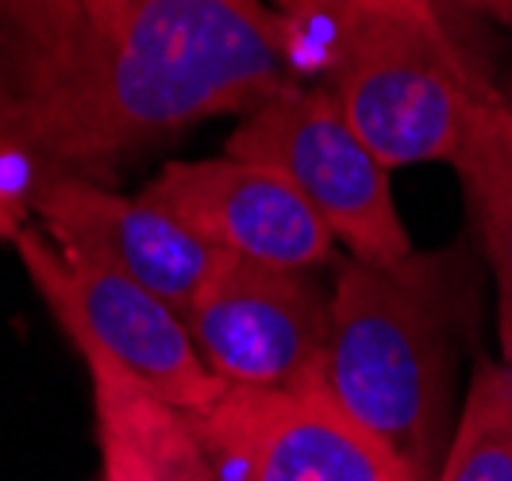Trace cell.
Instances as JSON below:
<instances>
[{
	"label": "cell",
	"instance_id": "1",
	"mask_svg": "<svg viewBox=\"0 0 512 481\" xmlns=\"http://www.w3.org/2000/svg\"><path fill=\"white\" fill-rule=\"evenodd\" d=\"M293 81V27L262 0H131L116 31L77 0H0V108L43 174L247 116Z\"/></svg>",
	"mask_w": 512,
	"mask_h": 481
},
{
	"label": "cell",
	"instance_id": "2",
	"mask_svg": "<svg viewBox=\"0 0 512 481\" xmlns=\"http://www.w3.org/2000/svg\"><path fill=\"white\" fill-rule=\"evenodd\" d=\"M470 312L474 266L459 247L339 262L328 393L412 481H436L447 455L455 347Z\"/></svg>",
	"mask_w": 512,
	"mask_h": 481
},
{
	"label": "cell",
	"instance_id": "3",
	"mask_svg": "<svg viewBox=\"0 0 512 481\" xmlns=\"http://www.w3.org/2000/svg\"><path fill=\"white\" fill-rule=\"evenodd\" d=\"M324 39L332 97L389 170L455 162L493 85L462 58L432 0L366 4L324 24Z\"/></svg>",
	"mask_w": 512,
	"mask_h": 481
},
{
	"label": "cell",
	"instance_id": "4",
	"mask_svg": "<svg viewBox=\"0 0 512 481\" xmlns=\"http://www.w3.org/2000/svg\"><path fill=\"white\" fill-rule=\"evenodd\" d=\"M16 251L85 362H101L181 412H205L228 393V385L205 366L185 316L151 289L54 243L39 224L20 231Z\"/></svg>",
	"mask_w": 512,
	"mask_h": 481
},
{
	"label": "cell",
	"instance_id": "5",
	"mask_svg": "<svg viewBox=\"0 0 512 481\" xmlns=\"http://www.w3.org/2000/svg\"><path fill=\"white\" fill-rule=\"evenodd\" d=\"M224 154L278 170L328 224L335 243L347 247V258L401 262L412 254L389 185L393 170L366 147L332 89H308L301 81L278 89L243 116Z\"/></svg>",
	"mask_w": 512,
	"mask_h": 481
},
{
	"label": "cell",
	"instance_id": "6",
	"mask_svg": "<svg viewBox=\"0 0 512 481\" xmlns=\"http://www.w3.org/2000/svg\"><path fill=\"white\" fill-rule=\"evenodd\" d=\"M185 328L228 389H328L332 297L312 270L228 258L185 312Z\"/></svg>",
	"mask_w": 512,
	"mask_h": 481
},
{
	"label": "cell",
	"instance_id": "7",
	"mask_svg": "<svg viewBox=\"0 0 512 481\" xmlns=\"http://www.w3.org/2000/svg\"><path fill=\"white\" fill-rule=\"evenodd\" d=\"M189 420L216 481H412L328 389H228Z\"/></svg>",
	"mask_w": 512,
	"mask_h": 481
},
{
	"label": "cell",
	"instance_id": "8",
	"mask_svg": "<svg viewBox=\"0 0 512 481\" xmlns=\"http://www.w3.org/2000/svg\"><path fill=\"white\" fill-rule=\"evenodd\" d=\"M31 216L54 243L151 289L181 316L231 258L147 197H124L66 170H47L39 178Z\"/></svg>",
	"mask_w": 512,
	"mask_h": 481
},
{
	"label": "cell",
	"instance_id": "9",
	"mask_svg": "<svg viewBox=\"0 0 512 481\" xmlns=\"http://www.w3.org/2000/svg\"><path fill=\"white\" fill-rule=\"evenodd\" d=\"M139 197L166 208L231 258L316 270L335 251L328 224L278 170L239 162L231 154L170 162Z\"/></svg>",
	"mask_w": 512,
	"mask_h": 481
},
{
	"label": "cell",
	"instance_id": "10",
	"mask_svg": "<svg viewBox=\"0 0 512 481\" xmlns=\"http://www.w3.org/2000/svg\"><path fill=\"white\" fill-rule=\"evenodd\" d=\"M93 381L104 481H216L189 412L143 393L101 362H85Z\"/></svg>",
	"mask_w": 512,
	"mask_h": 481
},
{
	"label": "cell",
	"instance_id": "11",
	"mask_svg": "<svg viewBox=\"0 0 512 481\" xmlns=\"http://www.w3.org/2000/svg\"><path fill=\"white\" fill-rule=\"evenodd\" d=\"M451 166L497 281V335L512 366V108L497 97V85L474 108Z\"/></svg>",
	"mask_w": 512,
	"mask_h": 481
},
{
	"label": "cell",
	"instance_id": "12",
	"mask_svg": "<svg viewBox=\"0 0 512 481\" xmlns=\"http://www.w3.org/2000/svg\"><path fill=\"white\" fill-rule=\"evenodd\" d=\"M436 481H512V366L478 362Z\"/></svg>",
	"mask_w": 512,
	"mask_h": 481
},
{
	"label": "cell",
	"instance_id": "13",
	"mask_svg": "<svg viewBox=\"0 0 512 481\" xmlns=\"http://www.w3.org/2000/svg\"><path fill=\"white\" fill-rule=\"evenodd\" d=\"M43 178L39 158L0 108V243H16L31 216V193Z\"/></svg>",
	"mask_w": 512,
	"mask_h": 481
},
{
	"label": "cell",
	"instance_id": "14",
	"mask_svg": "<svg viewBox=\"0 0 512 481\" xmlns=\"http://www.w3.org/2000/svg\"><path fill=\"white\" fill-rule=\"evenodd\" d=\"M282 20L289 27L297 24H332L339 16L366 8V4H385V0H274Z\"/></svg>",
	"mask_w": 512,
	"mask_h": 481
},
{
	"label": "cell",
	"instance_id": "15",
	"mask_svg": "<svg viewBox=\"0 0 512 481\" xmlns=\"http://www.w3.org/2000/svg\"><path fill=\"white\" fill-rule=\"evenodd\" d=\"M77 4L85 8V16L101 31H116V27L124 24V16H128L131 0H77Z\"/></svg>",
	"mask_w": 512,
	"mask_h": 481
},
{
	"label": "cell",
	"instance_id": "16",
	"mask_svg": "<svg viewBox=\"0 0 512 481\" xmlns=\"http://www.w3.org/2000/svg\"><path fill=\"white\" fill-rule=\"evenodd\" d=\"M447 4H459L462 12H474V16H486L493 24L512 27V0H447Z\"/></svg>",
	"mask_w": 512,
	"mask_h": 481
},
{
	"label": "cell",
	"instance_id": "17",
	"mask_svg": "<svg viewBox=\"0 0 512 481\" xmlns=\"http://www.w3.org/2000/svg\"><path fill=\"white\" fill-rule=\"evenodd\" d=\"M497 97L512 108V58H509V70H505V77H501V85H497Z\"/></svg>",
	"mask_w": 512,
	"mask_h": 481
},
{
	"label": "cell",
	"instance_id": "18",
	"mask_svg": "<svg viewBox=\"0 0 512 481\" xmlns=\"http://www.w3.org/2000/svg\"><path fill=\"white\" fill-rule=\"evenodd\" d=\"M101 481H104V478H101Z\"/></svg>",
	"mask_w": 512,
	"mask_h": 481
}]
</instances>
